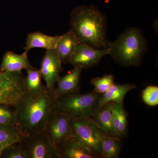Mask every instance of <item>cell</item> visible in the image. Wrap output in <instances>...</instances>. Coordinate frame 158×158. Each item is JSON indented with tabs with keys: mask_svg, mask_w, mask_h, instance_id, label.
<instances>
[{
	"mask_svg": "<svg viewBox=\"0 0 158 158\" xmlns=\"http://www.w3.org/2000/svg\"><path fill=\"white\" fill-rule=\"evenodd\" d=\"M57 108L55 90L46 88L42 93L34 96L25 94L16 107L15 126L24 135L44 131L52 113Z\"/></svg>",
	"mask_w": 158,
	"mask_h": 158,
	"instance_id": "1",
	"label": "cell"
},
{
	"mask_svg": "<svg viewBox=\"0 0 158 158\" xmlns=\"http://www.w3.org/2000/svg\"><path fill=\"white\" fill-rule=\"evenodd\" d=\"M70 25V30L81 42L96 49L109 48L106 18L96 6H83L73 9L71 14Z\"/></svg>",
	"mask_w": 158,
	"mask_h": 158,
	"instance_id": "2",
	"label": "cell"
},
{
	"mask_svg": "<svg viewBox=\"0 0 158 158\" xmlns=\"http://www.w3.org/2000/svg\"><path fill=\"white\" fill-rule=\"evenodd\" d=\"M147 44V40L140 29L128 28L114 42H110V55L121 65L137 66L146 52Z\"/></svg>",
	"mask_w": 158,
	"mask_h": 158,
	"instance_id": "3",
	"label": "cell"
},
{
	"mask_svg": "<svg viewBox=\"0 0 158 158\" xmlns=\"http://www.w3.org/2000/svg\"><path fill=\"white\" fill-rule=\"evenodd\" d=\"M102 94L94 92L81 94L80 91L57 97V106L71 118H92L99 107Z\"/></svg>",
	"mask_w": 158,
	"mask_h": 158,
	"instance_id": "4",
	"label": "cell"
},
{
	"mask_svg": "<svg viewBox=\"0 0 158 158\" xmlns=\"http://www.w3.org/2000/svg\"><path fill=\"white\" fill-rule=\"evenodd\" d=\"M72 138L99 157V148L102 134L92 118H71Z\"/></svg>",
	"mask_w": 158,
	"mask_h": 158,
	"instance_id": "5",
	"label": "cell"
},
{
	"mask_svg": "<svg viewBox=\"0 0 158 158\" xmlns=\"http://www.w3.org/2000/svg\"><path fill=\"white\" fill-rule=\"evenodd\" d=\"M20 142L26 158H60L58 149L50 140L45 130L24 135Z\"/></svg>",
	"mask_w": 158,
	"mask_h": 158,
	"instance_id": "6",
	"label": "cell"
},
{
	"mask_svg": "<svg viewBox=\"0 0 158 158\" xmlns=\"http://www.w3.org/2000/svg\"><path fill=\"white\" fill-rule=\"evenodd\" d=\"M45 131L50 140L58 150L62 144L72 137L70 117L57 106L48 122Z\"/></svg>",
	"mask_w": 158,
	"mask_h": 158,
	"instance_id": "7",
	"label": "cell"
},
{
	"mask_svg": "<svg viewBox=\"0 0 158 158\" xmlns=\"http://www.w3.org/2000/svg\"><path fill=\"white\" fill-rule=\"evenodd\" d=\"M110 53V48L96 49L81 43L77 46L69 62L73 66L88 69L96 65L102 58Z\"/></svg>",
	"mask_w": 158,
	"mask_h": 158,
	"instance_id": "8",
	"label": "cell"
},
{
	"mask_svg": "<svg viewBox=\"0 0 158 158\" xmlns=\"http://www.w3.org/2000/svg\"><path fill=\"white\" fill-rule=\"evenodd\" d=\"M62 63L56 49L47 50L41 61L40 69L42 78L48 90H54L62 70Z\"/></svg>",
	"mask_w": 158,
	"mask_h": 158,
	"instance_id": "9",
	"label": "cell"
},
{
	"mask_svg": "<svg viewBox=\"0 0 158 158\" xmlns=\"http://www.w3.org/2000/svg\"><path fill=\"white\" fill-rule=\"evenodd\" d=\"M83 69L79 66H73V68L68 72L64 76L59 77L57 81V86L55 89L56 97L73 92L80 91V80Z\"/></svg>",
	"mask_w": 158,
	"mask_h": 158,
	"instance_id": "10",
	"label": "cell"
},
{
	"mask_svg": "<svg viewBox=\"0 0 158 158\" xmlns=\"http://www.w3.org/2000/svg\"><path fill=\"white\" fill-rule=\"evenodd\" d=\"M28 52L18 55L12 52H7L4 54L1 66V71L8 72L22 73L32 65L28 58Z\"/></svg>",
	"mask_w": 158,
	"mask_h": 158,
	"instance_id": "11",
	"label": "cell"
},
{
	"mask_svg": "<svg viewBox=\"0 0 158 158\" xmlns=\"http://www.w3.org/2000/svg\"><path fill=\"white\" fill-rule=\"evenodd\" d=\"M61 36H50L40 32L29 34L26 40L25 51L28 52L34 48H44L47 50L56 49Z\"/></svg>",
	"mask_w": 158,
	"mask_h": 158,
	"instance_id": "12",
	"label": "cell"
},
{
	"mask_svg": "<svg viewBox=\"0 0 158 158\" xmlns=\"http://www.w3.org/2000/svg\"><path fill=\"white\" fill-rule=\"evenodd\" d=\"M60 158H96L93 152L72 137L65 141L58 149Z\"/></svg>",
	"mask_w": 158,
	"mask_h": 158,
	"instance_id": "13",
	"label": "cell"
},
{
	"mask_svg": "<svg viewBox=\"0 0 158 158\" xmlns=\"http://www.w3.org/2000/svg\"><path fill=\"white\" fill-rule=\"evenodd\" d=\"M81 43L78 37L71 30L61 35L56 50L62 64L68 63L77 46Z\"/></svg>",
	"mask_w": 158,
	"mask_h": 158,
	"instance_id": "14",
	"label": "cell"
},
{
	"mask_svg": "<svg viewBox=\"0 0 158 158\" xmlns=\"http://www.w3.org/2000/svg\"><path fill=\"white\" fill-rule=\"evenodd\" d=\"M136 88V85L134 84L120 85L114 83L105 93L101 95L99 106H101L110 102L123 104L126 94Z\"/></svg>",
	"mask_w": 158,
	"mask_h": 158,
	"instance_id": "15",
	"label": "cell"
},
{
	"mask_svg": "<svg viewBox=\"0 0 158 158\" xmlns=\"http://www.w3.org/2000/svg\"><path fill=\"white\" fill-rule=\"evenodd\" d=\"M92 118L98 126L102 134L117 137L113 129V114L109 103L98 107L94 112Z\"/></svg>",
	"mask_w": 158,
	"mask_h": 158,
	"instance_id": "16",
	"label": "cell"
},
{
	"mask_svg": "<svg viewBox=\"0 0 158 158\" xmlns=\"http://www.w3.org/2000/svg\"><path fill=\"white\" fill-rule=\"evenodd\" d=\"M113 114V129L117 138H124L127 135L128 120L127 114L123 104L108 103Z\"/></svg>",
	"mask_w": 158,
	"mask_h": 158,
	"instance_id": "17",
	"label": "cell"
},
{
	"mask_svg": "<svg viewBox=\"0 0 158 158\" xmlns=\"http://www.w3.org/2000/svg\"><path fill=\"white\" fill-rule=\"evenodd\" d=\"M26 70L27 76L23 81L25 93L30 96H36L42 93L46 87L42 84L40 69L32 66Z\"/></svg>",
	"mask_w": 158,
	"mask_h": 158,
	"instance_id": "18",
	"label": "cell"
},
{
	"mask_svg": "<svg viewBox=\"0 0 158 158\" xmlns=\"http://www.w3.org/2000/svg\"><path fill=\"white\" fill-rule=\"evenodd\" d=\"M121 139L102 134L99 148L100 158H117L121 152Z\"/></svg>",
	"mask_w": 158,
	"mask_h": 158,
	"instance_id": "19",
	"label": "cell"
},
{
	"mask_svg": "<svg viewBox=\"0 0 158 158\" xmlns=\"http://www.w3.org/2000/svg\"><path fill=\"white\" fill-rule=\"evenodd\" d=\"M24 79L22 73L0 70V89L19 88L24 90Z\"/></svg>",
	"mask_w": 158,
	"mask_h": 158,
	"instance_id": "20",
	"label": "cell"
},
{
	"mask_svg": "<svg viewBox=\"0 0 158 158\" xmlns=\"http://www.w3.org/2000/svg\"><path fill=\"white\" fill-rule=\"evenodd\" d=\"M24 136L15 126L0 124V145L8 146L21 141Z\"/></svg>",
	"mask_w": 158,
	"mask_h": 158,
	"instance_id": "21",
	"label": "cell"
},
{
	"mask_svg": "<svg viewBox=\"0 0 158 158\" xmlns=\"http://www.w3.org/2000/svg\"><path fill=\"white\" fill-rule=\"evenodd\" d=\"M25 94L24 90L22 89H0V103L6 104L16 107Z\"/></svg>",
	"mask_w": 158,
	"mask_h": 158,
	"instance_id": "22",
	"label": "cell"
},
{
	"mask_svg": "<svg viewBox=\"0 0 158 158\" xmlns=\"http://www.w3.org/2000/svg\"><path fill=\"white\" fill-rule=\"evenodd\" d=\"M17 118L16 107L0 103V124L4 126H15Z\"/></svg>",
	"mask_w": 158,
	"mask_h": 158,
	"instance_id": "23",
	"label": "cell"
},
{
	"mask_svg": "<svg viewBox=\"0 0 158 158\" xmlns=\"http://www.w3.org/2000/svg\"><path fill=\"white\" fill-rule=\"evenodd\" d=\"M114 76L111 74L92 79L90 81V84L94 87L93 92L102 94L114 84Z\"/></svg>",
	"mask_w": 158,
	"mask_h": 158,
	"instance_id": "24",
	"label": "cell"
},
{
	"mask_svg": "<svg viewBox=\"0 0 158 158\" xmlns=\"http://www.w3.org/2000/svg\"><path fill=\"white\" fill-rule=\"evenodd\" d=\"M0 158H26L25 152L20 141L6 146L2 152Z\"/></svg>",
	"mask_w": 158,
	"mask_h": 158,
	"instance_id": "25",
	"label": "cell"
},
{
	"mask_svg": "<svg viewBox=\"0 0 158 158\" xmlns=\"http://www.w3.org/2000/svg\"><path fill=\"white\" fill-rule=\"evenodd\" d=\"M142 100L150 106L158 105V87L155 85H148L142 91Z\"/></svg>",
	"mask_w": 158,
	"mask_h": 158,
	"instance_id": "26",
	"label": "cell"
},
{
	"mask_svg": "<svg viewBox=\"0 0 158 158\" xmlns=\"http://www.w3.org/2000/svg\"><path fill=\"white\" fill-rule=\"evenodd\" d=\"M6 147V146H4V145H0V156H1V153H2L3 149Z\"/></svg>",
	"mask_w": 158,
	"mask_h": 158,
	"instance_id": "27",
	"label": "cell"
}]
</instances>
